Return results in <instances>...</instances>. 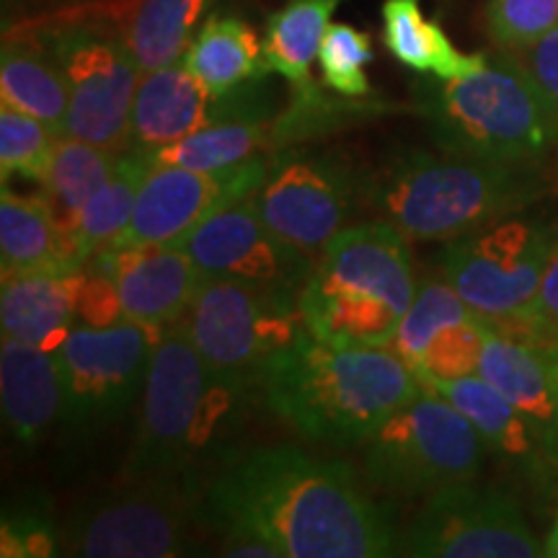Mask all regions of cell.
<instances>
[{
  "instance_id": "cell-13",
  "label": "cell",
  "mask_w": 558,
  "mask_h": 558,
  "mask_svg": "<svg viewBox=\"0 0 558 558\" xmlns=\"http://www.w3.org/2000/svg\"><path fill=\"white\" fill-rule=\"evenodd\" d=\"M399 556L416 558H535L543 543L520 501L473 481L432 494L399 538Z\"/></svg>"
},
{
  "instance_id": "cell-3",
  "label": "cell",
  "mask_w": 558,
  "mask_h": 558,
  "mask_svg": "<svg viewBox=\"0 0 558 558\" xmlns=\"http://www.w3.org/2000/svg\"><path fill=\"white\" fill-rule=\"evenodd\" d=\"M550 190L546 169L448 150L390 153L362 173V205L414 241H456L488 222L525 213Z\"/></svg>"
},
{
  "instance_id": "cell-4",
  "label": "cell",
  "mask_w": 558,
  "mask_h": 558,
  "mask_svg": "<svg viewBox=\"0 0 558 558\" xmlns=\"http://www.w3.org/2000/svg\"><path fill=\"white\" fill-rule=\"evenodd\" d=\"M409 239L386 220L347 226L320 251L300 292L313 337L337 347H388L416 295Z\"/></svg>"
},
{
  "instance_id": "cell-37",
  "label": "cell",
  "mask_w": 558,
  "mask_h": 558,
  "mask_svg": "<svg viewBox=\"0 0 558 558\" xmlns=\"http://www.w3.org/2000/svg\"><path fill=\"white\" fill-rule=\"evenodd\" d=\"M514 52H518L530 81H533L535 90H538L558 150V29L546 34L538 41H533L525 50Z\"/></svg>"
},
{
  "instance_id": "cell-22",
  "label": "cell",
  "mask_w": 558,
  "mask_h": 558,
  "mask_svg": "<svg viewBox=\"0 0 558 558\" xmlns=\"http://www.w3.org/2000/svg\"><path fill=\"white\" fill-rule=\"evenodd\" d=\"M478 375L499 388L527 418L550 463L558 465V399L541 344L488 329Z\"/></svg>"
},
{
  "instance_id": "cell-6",
  "label": "cell",
  "mask_w": 558,
  "mask_h": 558,
  "mask_svg": "<svg viewBox=\"0 0 558 558\" xmlns=\"http://www.w3.org/2000/svg\"><path fill=\"white\" fill-rule=\"evenodd\" d=\"M416 96L439 150L522 169H546L558 156L538 90L514 50L488 54L471 75L422 83Z\"/></svg>"
},
{
  "instance_id": "cell-12",
  "label": "cell",
  "mask_w": 558,
  "mask_h": 558,
  "mask_svg": "<svg viewBox=\"0 0 558 558\" xmlns=\"http://www.w3.org/2000/svg\"><path fill=\"white\" fill-rule=\"evenodd\" d=\"M251 199L271 233L316 262L362 205V171L333 150L277 153Z\"/></svg>"
},
{
  "instance_id": "cell-25",
  "label": "cell",
  "mask_w": 558,
  "mask_h": 558,
  "mask_svg": "<svg viewBox=\"0 0 558 558\" xmlns=\"http://www.w3.org/2000/svg\"><path fill=\"white\" fill-rule=\"evenodd\" d=\"M0 101L50 124L65 135L70 90L58 60L32 34L5 32L0 52Z\"/></svg>"
},
{
  "instance_id": "cell-27",
  "label": "cell",
  "mask_w": 558,
  "mask_h": 558,
  "mask_svg": "<svg viewBox=\"0 0 558 558\" xmlns=\"http://www.w3.org/2000/svg\"><path fill=\"white\" fill-rule=\"evenodd\" d=\"M380 16L386 50L414 73L460 78L486 65L488 54L460 52L442 26L424 16L418 0H386Z\"/></svg>"
},
{
  "instance_id": "cell-28",
  "label": "cell",
  "mask_w": 558,
  "mask_h": 558,
  "mask_svg": "<svg viewBox=\"0 0 558 558\" xmlns=\"http://www.w3.org/2000/svg\"><path fill=\"white\" fill-rule=\"evenodd\" d=\"M181 62L205 83L213 99H222L230 90L241 88L243 83L264 75L262 41L239 16L213 13L194 34L190 50Z\"/></svg>"
},
{
  "instance_id": "cell-16",
  "label": "cell",
  "mask_w": 558,
  "mask_h": 558,
  "mask_svg": "<svg viewBox=\"0 0 558 558\" xmlns=\"http://www.w3.org/2000/svg\"><path fill=\"white\" fill-rule=\"evenodd\" d=\"M259 181V160H251L228 173L153 163L137 192L128 228L109 251L130 246H177L213 209L230 199L254 194Z\"/></svg>"
},
{
  "instance_id": "cell-31",
  "label": "cell",
  "mask_w": 558,
  "mask_h": 558,
  "mask_svg": "<svg viewBox=\"0 0 558 558\" xmlns=\"http://www.w3.org/2000/svg\"><path fill=\"white\" fill-rule=\"evenodd\" d=\"M122 153L62 135L54 148L52 163L41 184V199L52 209L54 220L68 233L86 202L114 177Z\"/></svg>"
},
{
  "instance_id": "cell-2",
  "label": "cell",
  "mask_w": 558,
  "mask_h": 558,
  "mask_svg": "<svg viewBox=\"0 0 558 558\" xmlns=\"http://www.w3.org/2000/svg\"><path fill=\"white\" fill-rule=\"evenodd\" d=\"M254 386L264 407L290 427L337 445H362L396 409L427 390L388 347H337L311 331L264 360Z\"/></svg>"
},
{
  "instance_id": "cell-21",
  "label": "cell",
  "mask_w": 558,
  "mask_h": 558,
  "mask_svg": "<svg viewBox=\"0 0 558 558\" xmlns=\"http://www.w3.org/2000/svg\"><path fill=\"white\" fill-rule=\"evenodd\" d=\"M213 109V122L194 135L179 140L150 153L153 163L181 166V169L228 173L241 169L259 158V153L271 150V122L262 114V107H254L248 96L230 90Z\"/></svg>"
},
{
  "instance_id": "cell-38",
  "label": "cell",
  "mask_w": 558,
  "mask_h": 558,
  "mask_svg": "<svg viewBox=\"0 0 558 558\" xmlns=\"http://www.w3.org/2000/svg\"><path fill=\"white\" fill-rule=\"evenodd\" d=\"M58 543L52 538V527L34 514H19L3 520V554L5 558L19 556H54Z\"/></svg>"
},
{
  "instance_id": "cell-1",
  "label": "cell",
  "mask_w": 558,
  "mask_h": 558,
  "mask_svg": "<svg viewBox=\"0 0 558 558\" xmlns=\"http://www.w3.org/2000/svg\"><path fill=\"white\" fill-rule=\"evenodd\" d=\"M226 538L267 543L279 558L399 556L386 512L344 463L262 448L228 465L202 505Z\"/></svg>"
},
{
  "instance_id": "cell-8",
  "label": "cell",
  "mask_w": 558,
  "mask_h": 558,
  "mask_svg": "<svg viewBox=\"0 0 558 558\" xmlns=\"http://www.w3.org/2000/svg\"><path fill=\"white\" fill-rule=\"evenodd\" d=\"M362 445L369 484L399 497L476 481L488 452L469 418L432 390L396 409Z\"/></svg>"
},
{
  "instance_id": "cell-18",
  "label": "cell",
  "mask_w": 558,
  "mask_h": 558,
  "mask_svg": "<svg viewBox=\"0 0 558 558\" xmlns=\"http://www.w3.org/2000/svg\"><path fill=\"white\" fill-rule=\"evenodd\" d=\"M107 275L114 282L124 320L166 331L192 308L205 275L184 246L117 248Z\"/></svg>"
},
{
  "instance_id": "cell-19",
  "label": "cell",
  "mask_w": 558,
  "mask_h": 558,
  "mask_svg": "<svg viewBox=\"0 0 558 558\" xmlns=\"http://www.w3.org/2000/svg\"><path fill=\"white\" fill-rule=\"evenodd\" d=\"M209 96L184 62L140 75L130 120V150L156 153L194 135L213 122Z\"/></svg>"
},
{
  "instance_id": "cell-39",
  "label": "cell",
  "mask_w": 558,
  "mask_h": 558,
  "mask_svg": "<svg viewBox=\"0 0 558 558\" xmlns=\"http://www.w3.org/2000/svg\"><path fill=\"white\" fill-rule=\"evenodd\" d=\"M533 344L558 341V243L550 254L546 275L541 279V290L533 303Z\"/></svg>"
},
{
  "instance_id": "cell-35",
  "label": "cell",
  "mask_w": 558,
  "mask_h": 558,
  "mask_svg": "<svg viewBox=\"0 0 558 558\" xmlns=\"http://www.w3.org/2000/svg\"><path fill=\"white\" fill-rule=\"evenodd\" d=\"M488 326L478 316L452 324L427 347L414 369L418 380H456L478 375Z\"/></svg>"
},
{
  "instance_id": "cell-15",
  "label": "cell",
  "mask_w": 558,
  "mask_h": 558,
  "mask_svg": "<svg viewBox=\"0 0 558 558\" xmlns=\"http://www.w3.org/2000/svg\"><path fill=\"white\" fill-rule=\"evenodd\" d=\"M179 246H184L205 277L233 279L288 295L303 292L316 264L271 233L251 194L213 209Z\"/></svg>"
},
{
  "instance_id": "cell-17",
  "label": "cell",
  "mask_w": 558,
  "mask_h": 558,
  "mask_svg": "<svg viewBox=\"0 0 558 558\" xmlns=\"http://www.w3.org/2000/svg\"><path fill=\"white\" fill-rule=\"evenodd\" d=\"M207 0H88L68 5L52 21H75L124 41L140 73L184 60Z\"/></svg>"
},
{
  "instance_id": "cell-7",
  "label": "cell",
  "mask_w": 558,
  "mask_h": 558,
  "mask_svg": "<svg viewBox=\"0 0 558 558\" xmlns=\"http://www.w3.org/2000/svg\"><path fill=\"white\" fill-rule=\"evenodd\" d=\"M556 243L554 222L509 215L448 241L442 275L488 329L533 344V303Z\"/></svg>"
},
{
  "instance_id": "cell-34",
  "label": "cell",
  "mask_w": 558,
  "mask_h": 558,
  "mask_svg": "<svg viewBox=\"0 0 558 558\" xmlns=\"http://www.w3.org/2000/svg\"><path fill=\"white\" fill-rule=\"evenodd\" d=\"M373 62V39L352 24H331L320 41L318 65L324 83L347 99L369 94L367 65Z\"/></svg>"
},
{
  "instance_id": "cell-33",
  "label": "cell",
  "mask_w": 558,
  "mask_h": 558,
  "mask_svg": "<svg viewBox=\"0 0 558 558\" xmlns=\"http://www.w3.org/2000/svg\"><path fill=\"white\" fill-rule=\"evenodd\" d=\"M62 135L37 117L0 101V169L3 181L24 177L41 181Z\"/></svg>"
},
{
  "instance_id": "cell-11",
  "label": "cell",
  "mask_w": 558,
  "mask_h": 558,
  "mask_svg": "<svg viewBox=\"0 0 558 558\" xmlns=\"http://www.w3.org/2000/svg\"><path fill=\"white\" fill-rule=\"evenodd\" d=\"M197 505L181 476H140L83 507L62 530V554L94 558H173L192 546Z\"/></svg>"
},
{
  "instance_id": "cell-40",
  "label": "cell",
  "mask_w": 558,
  "mask_h": 558,
  "mask_svg": "<svg viewBox=\"0 0 558 558\" xmlns=\"http://www.w3.org/2000/svg\"><path fill=\"white\" fill-rule=\"evenodd\" d=\"M543 354H546L548 367H550V378H554V388H556V399H558V341H541Z\"/></svg>"
},
{
  "instance_id": "cell-23",
  "label": "cell",
  "mask_w": 558,
  "mask_h": 558,
  "mask_svg": "<svg viewBox=\"0 0 558 558\" xmlns=\"http://www.w3.org/2000/svg\"><path fill=\"white\" fill-rule=\"evenodd\" d=\"M432 393L450 401L484 439L488 456L505 460L525 476H541L550 465V458L535 437L527 418L514 409V403L494 388L481 375H465L456 380H422Z\"/></svg>"
},
{
  "instance_id": "cell-32",
  "label": "cell",
  "mask_w": 558,
  "mask_h": 558,
  "mask_svg": "<svg viewBox=\"0 0 558 558\" xmlns=\"http://www.w3.org/2000/svg\"><path fill=\"white\" fill-rule=\"evenodd\" d=\"M476 316L465 300L458 295V290L448 282V277H427L418 282L414 303L403 313L399 329H396L393 339H390L388 349L401 357L411 367V373L422 362V354L445 329L452 324L469 320Z\"/></svg>"
},
{
  "instance_id": "cell-20",
  "label": "cell",
  "mask_w": 558,
  "mask_h": 558,
  "mask_svg": "<svg viewBox=\"0 0 558 558\" xmlns=\"http://www.w3.org/2000/svg\"><path fill=\"white\" fill-rule=\"evenodd\" d=\"M81 284V269L3 275V292H0L3 337L58 352L68 333L78 326Z\"/></svg>"
},
{
  "instance_id": "cell-26",
  "label": "cell",
  "mask_w": 558,
  "mask_h": 558,
  "mask_svg": "<svg viewBox=\"0 0 558 558\" xmlns=\"http://www.w3.org/2000/svg\"><path fill=\"white\" fill-rule=\"evenodd\" d=\"M0 267L3 275L81 269L68 239L41 197H21L3 186L0 194Z\"/></svg>"
},
{
  "instance_id": "cell-10",
  "label": "cell",
  "mask_w": 558,
  "mask_h": 558,
  "mask_svg": "<svg viewBox=\"0 0 558 558\" xmlns=\"http://www.w3.org/2000/svg\"><path fill=\"white\" fill-rule=\"evenodd\" d=\"M184 326L207 365L241 383H256L264 360L308 331L300 295L215 277L202 279Z\"/></svg>"
},
{
  "instance_id": "cell-14",
  "label": "cell",
  "mask_w": 558,
  "mask_h": 558,
  "mask_svg": "<svg viewBox=\"0 0 558 558\" xmlns=\"http://www.w3.org/2000/svg\"><path fill=\"white\" fill-rule=\"evenodd\" d=\"M160 333L132 320L104 329L75 326L54 352L65 393L62 422L96 427L120 418L143 393Z\"/></svg>"
},
{
  "instance_id": "cell-41",
  "label": "cell",
  "mask_w": 558,
  "mask_h": 558,
  "mask_svg": "<svg viewBox=\"0 0 558 558\" xmlns=\"http://www.w3.org/2000/svg\"><path fill=\"white\" fill-rule=\"evenodd\" d=\"M543 556L558 558V509H556L554 525H550V530H548V538H546V543H543Z\"/></svg>"
},
{
  "instance_id": "cell-5",
  "label": "cell",
  "mask_w": 558,
  "mask_h": 558,
  "mask_svg": "<svg viewBox=\"0 0 558 558\" xmlns=\"http://www.w3.org/2000/svg\"><path fill=\"white\" fill-rule=\"evenodd\" d=\"M248 386L207 365L184 320L166 329L140 393L135 442L124 465L128 478L192 471L239 422Z\"/></svg>"
},
{
  "instance_id": "cell-36",
  "label": "cell",
  "mask_w": 558,
  "mask_h": 558,
  "mask_svg": "<svg viewBox=\"0 0 558 558\" xmlns=\"http://www.w3.org/2000/svg\"><path fill=\"white\" fill-rule=\"evenodd\" d=\"M486 29L499 50H525L558 29V0H486Z\"/></svg>"
},
{
  "instance_id": "cell-29",
  "label": "cell",
  "mask_w": 558,
  "mask_h": 558,
  "mask_svg": "<svg viewBox=\"0 0 558 558\" xmlns=\"http://www.w3.org/2000/svg\"><path fill=\"white\" fill-rule=\"evenodd\" d=\"M150 169L153 160L145 153H122L114 177L86 202L73 228L65 233L70 254H73V262L78 267L86 264L90 256L109 251L124 233L132 218V209H135L140 186H143Z\"/></svg>"
},
{
  "instance_id": "cell-30",
  "label": "cell",
  "mask_w": 558,
  "mask_h": 558,
  "mask_svg": "<svg viewBox=\"0 0 558 558\" xmlns=\"http://www.w3.org/2000/svg\"><path fill=\"white\" fill-rule=\"evenodd\" d=\"M341 0H290L267 21L262 41L264 73L282 75L292 86H308L311 65Z\"/></svg>"
},
{
  "instance_id": "cell-24",
  "label": "cell",
  "mask_w": 558,
  "mask_h": 558,
  "mask_svg": "<svg viewBox=\"0 0 558 558\" xmlns=\"http://www.w3.org/2000/svg\"><path fill=\"white\" fill-rule=\"evenodd\" d=\"M0 396L3 422L11 435L24 445H37L45 432L62 418L65 407L58 354L3 337Z\"/></svg>"
},
{
  "instance_id": "cell-9",
  "label": "cell",
  "mask_w": 558,
  "mask_h": 558,
  "mask_svg": "<svg viewBox=\"0 0 558 558\" xmlns=\"http://www.w3.org/2000/svg\"><path fill=\"white\" fill-rule=\"evenodd\" d=\"M13 32L41 39L58 60L70 90L65 135L128 153L132 101L143 73L124 41L90 24L52 19Z\"/></svg>"
}]
</instances>
